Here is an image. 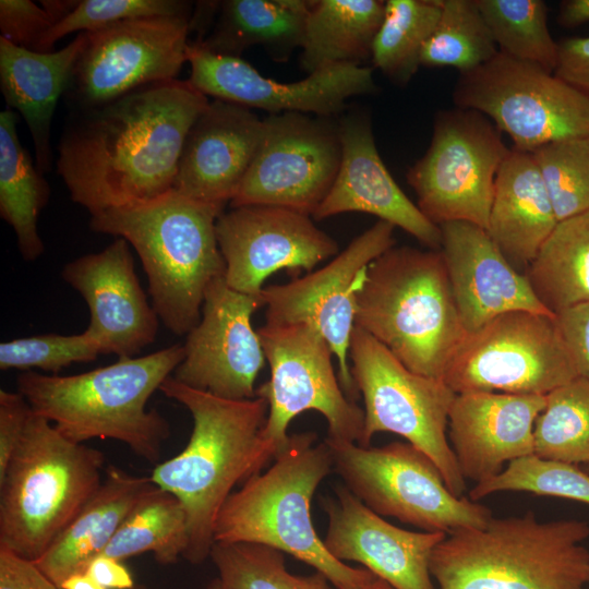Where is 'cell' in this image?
<instances>
[{
  "mask_svg": "<svg viewBox=\"0 0 589 589\" xmlns=\"http://www.w3.org/2000/svg\"><path fill=\"white\" fill-rule=\"evenodd\" d=\"M208 103L176 79L79 110L56 161L71 200L93 216L171 191L185 136Z\"/></svg>",
  "mask_w": 589,
  "mask_h": 589,
  "instance_id": "1",
  "label": "cell"
},
{
  "mask_svg": "<svg viewBox=\"0 0 589 589\" xmlns=\"http://www.w3.org/2000/svg\"><path fill=\"white\" fill-rule=\"evenodd\" d=\"M159 390L190 411L193 430L178 455L156 465L151 480L182 504L189 537L183 557L201 564L209 557L218 514L233 488L267 465L260 435L268 405L257 396L220 398L187 386L172 375Z\"/></svg>",
  "mask_w": 589,
  "mask_h": 589,
  "instance_id": "2",
  "label": "cell"
},
{
  "mask_svg": "<svg viewBox=\"0 0 589 589\" xmlns=\"http://www.w3.org/2000/svg\"><path fill=\"white\" fill-rule=\"evenodd\" d=\"M183 358V345L175 344L74 375L27 371L17 376V392L34 413L68 440L82 444L115 440L157 462L171 431L157 410L147 409V402Z\"/></svg>",
  "mask_w": 589,
  "mask_h": 589,
  "instance_id": "3",
  "label": "cell"
},
{
  "mask_svg": "<svg viewBox=\"0 0 589 589\" xmlns=\"http://www.w3.org/2000/svg\"><path fill=\"white\" fill-rule=\"evenodd\" d=\"M223 212L171 190L152 201L93 215L89 227L125 239L136 251L153 308L166 328L181 336L200 322L209 285L225 276L216 237Z\"/></svg>",
  "mask_w": 589,
  "mask_h": 589,
  "instance_id": "4",
  "label": "cell"
},
{
  "mask_svg": "<svg viewBox=\"0 0 589 589\" xmlns=\"http://www.w3.org/2000/svg\"><path fill=\"white\" fill-rule=\"evenodd\" d=\"M333 470V457L315 432L289 435L264 472L247 479L223 505L214 543L249 542L287 553L323 574L337 589H358L374 574L335 558L317 536L311 501Z\"/></svg>",
  "mask_w": 589,
  "mask_h": 589,
  "instance_id": "5",
  "label": "cell"
},
{
  "mask_svg": "<svg viewBox=\"0 0 589 589\" xmlns=\"http://www.w3.org/2000/svg\"><path fill=\"white\" fill-rule=\"evenodd\" d=\"M589 524L539 520L532 512L446 534L433 550L437 589H585Z\"/></svg>",
  "mask_w": 589,
  "mask_h": 589,
  "instance_id": "6",
  "label": "cell"
},
{
  "mask_svg": "<svg viewBox=\"0 0 589 589\" xmlns=\"http://www.w3.org/2000/svg\"><path fill=\"white\" fill-rule=\"evenodd\" d=\"M354 325L414 373L442 380L466 337L440 250L392 247L368 267Z\"/></svg>",
  "mask_w": 589,
  "mask_h": 589,
  "instance_id": "7",
  "label": "cell"
},
{
  "mask_svg": "<svg viewBox=\"0 0 589 589\" xmlns=\"http://www.w3.org/2000/svg\"><path fill=\"white\" fill-rule=\"evenodd\" d=\"M105 457L33 412L0 477V546L36 561L103 483Z\"/></svg>",
  "mask_w": 589,
  "mask_h": 589,
  "instance_id": "8",
  "label": "cell"
},
{
  "mask_svg": "<svg viewBox=\"0 0 589 589\" xmlns=\"http://www.w3.org/2000/svg\"><path fill=\"white\" fill-rule=\"evenodd\" d=\"M350 373L364 402L359 445L371 446L378 432H390L428 455L447 488L466 490L448 441V416L456 393L442 380L412 372L371 335L354 325L349 346Z\"/></svg>",
  "mask_w": 589,
  "mask_h": 589,
  "instance_id": "9",
  "label": "cell"
},
{
  "mask_svg": "<svg viewBox=\"0 0 589 589\" xmlns=\"http://www.w3.org/2000/svg\"><path fill=\"white\" fill-rule=\"evenodd\" d=\"M344 485L380 516L446 534L484 527L491 510L455 496L433 460L408 442L361 446L324 440Z\"/></svg>",
  "mask_w": 589,
  "mask_h": 589,
  "instance_id": "10",
  "label": "cell"
},
{
  "mask_svg": "<svg viewBox=\"0 0 589 589\" xmlns=\"http://www.w3.org/2000/svg\"><path fill=\"white\" fill-rule=\"evenodd\" d=\"M256 330L271 369L269 380L256 388L268 405L260 435L267 464L288 442L290 421L308 410L325 418L327 440L360 444L364 411L344 392L320 330L308 323H265Z\"/></svg>",
  "mask_w": 589,
  "mask_h": 589,
  "instance_id": "11",
  "label": "cell"
},
{
  "mask_svg": "<svg viewBox=\"0 0 589 589\" xmlns=\"http://www.w3.org/2000/svg\"><path fill=\"white\" fill-rule=\"evenodd\" d=\"M501 134L472 109L455 106L436 113L430 145L407 172L417 206L429 220L486 229L496 176L510 151Z\"/></svg>",
  "mask_w": 589,
  "mask_h": 589,
  "instance_id": "12",
  "label": "cell"
},
{
  "mask_svg": "<svg viewBox=\"0 0 589 589\" xmlns=\"http://www.w3.org/2000/svg\"><path fill=\"white\" fill-rule=\"evenodd\" d=\"M453 100L456 107L488 117L521 151L589 135V95L537 64L500 51L459 74Z\"/></svg>",
  "mask_w": 589,
  "mask_h": 589,
  "instance_id": "13",
  "label": "cell"
},
{
  "mask_svg": "<svg viewBox=\"0 0 589 589\" xmlns=\"http://www.w3.org/2000/svg\"><path fill=\"white\" fill-rule=\"evenodd\" d=\"M576 377L555 315L512 311L466 335L443 381L456 394L545 396Z\"/></svg>",
  "mask_w": 589,
  "mask_h": 589,
  "instance_id": "14",
  "label": "cell"
},
{
  "mask_svg": "<svg viewBox=\"0 0 589 589\" xmlns=\"http://www.w3.org/2000/svg\"><path fill=\"white\" fill-rule=\"evenodd\" d=\"M191 20L192 15L137 17L85 32L64 93L68 100L84 110L142 86L176 80L187 62Z\"/></svg>",
  "mask_w": 589,
  "mask_h": 589,
  "instance_id": "15",
  "label": "cell"
},
{
  "mask_svg": "<svg viewBox=\"0 0 589 589\" xmlns=\"http://www.w3.org/2000/svg\"><path fill=\"white\" fill-rule=\"evenodd\" d=\"M253 163L231 207L273 205L313 216L339 170L338 127L300 112L269 115Z\"/></svg>",
  "mask_w": 589,
  "mask_h": 589,
  "instance_id": "16",
  "label": "cell"
},
{
  "mask_svg": "<svg viewBox=\"0 0 589 589\" xmlns=\"http://www.w3.org/2000/svg\"><path fill=\"white\" fill-rule=\"evenodd\" d=\"M394 230L393 225L378 220L324 267L286 284L264 287L261 292L266 323H308L320 330L337 359L340 385L352 400L359 395L349 364L356 296L369 265L395 245Z\"/></svg>",
  "mask_w": 589,
  "mask_h": 589,
  "instance_id": "17",
  "label": "cell"
},
{
  "mask_svg": "<svg viewBox=\"0 0 589 589\" xmlns=\"http://www.w3.org/2000/svg\"><path fill=\"white\" fill-rule=\"evenodd\" d=\"M264 305L260 296L230 288L225 276L207 288L201 320L187 334L184 358L173 378L220 398L256 397L255 380L265 362L253 313Z\"/></svg>",
  "mask_w": 589,
  "mask_h": 589,
  "instance_id": "18",
  "label": "cell"
},
{
  "mask_svg": "<svg viewBox=\"0 0 589 589\" xmlns=\"http://www.w3.org/2000/svg\"><path fill=\"white\" fill-rule=\"evenodd\" d=\"M216 237L227 285L260 296L264 281L287 269L296 276L339 253L338 243L309 215L273 205H243L223 212Z\"/></svg>",
  "mask_w": 589,
  "mask_h": 589,
  "instance_id": "19",
  "label": "cell"
},
{
  "mask_svg": "<svg viewBox=\"0 0 589 589\" xmlns=\"http://www.w3.org/2000/svg\"><path fill=\"white\" fill-rule=\"evenodd\" d=\"M189 83L205 96L269 115L300 112L329 118L341 112L346 100L375 92L373 69L341 64L309 74L298 82L265 77L241 58L215 55L191 41Z\"/></svg>",
  "mask_w": 589,
  "mask_h": 589,
  "instance_id": "20",
  "label": "cell"
},
{
  "mask_svg": "<svg viewBox=\"0 0 589 589\" xmlns=\"http://www.w3.org/2000/svg\"><path fill=\"white\" fill-rule=\"evenodd\" d=\"M61 276L85 300L89 323L84 332L100 354L135 357L154 342L160 320L140 284L125 239L69 262Z\"/></svg>",
  "mask_w": 589,
  "mask_h": 589,
  "instance_id": "21",
  "label": "cell"
},
{
  "mask_svg": "<svg viewBox=\"0 0 589 589\" xmlns=\"http://www.w3.org/2000/svg\"><path fill=\"white\" fill-rule=\"evenodd\" d=\"M322 507L328 518L323 542L335 558L360 563L394 589H436L430 560L446 533L392 525L345 485L324 497Z\"/></svg>",
  "mask_w": 589,
  "mask_h": 589,
  "instance_id": "22",
  "label": "cell"
},
{
  "mask_svg": "<svg viewBox=\"0 0 589 589\" xmlns=\"http://www.w3.org/2000/svg\"><path fill=\"white\" fill-rule=\"evenodd\" d=\"M341 161L337 177L313 217L317 220L349 212L374 215L440 250V227L429 220L396 183L383 163L371 118L353 111L338 122Z\"/></svg>",
  "mask_w": 589,
  "mask_h": 589,
  "instance_id": "23",
  "label": "cell"
},
{
  "mask_svg": "<svg viewBox=\"0 0 589 589\" xmlns=\"http://www.w3.org/2000/svg\"><path fill=\"white\" fill-rule=\"evenodd\" d=\"M263 127L250 108L209 101L185 136L172 190L224 209L253 163Z\"/></svg>",
  "mask_w": 589,
  "mask_h": 589,
  "instance_id": "24",
  "label": "cell"
},
{
  "mask_svg": "<svg viewBox=\"0 0 589 589\" xmlns=\"http://www.w3.org/2000/svg\"><path fill=\"white\" fill-rule=\"evenodd\" d=\"M438 227L440 252L467 334L512 311L552 314L485 229L466 221Z\"/></svg>",
  "mask_w": 589,
  "mask_h": 589,
  "instance_id": "25",
  "label": "cell"
},
{
  "mask_svg": "<svg viewBox=\"0 0 589 589\" xmlns=\"http://www.w3.org/2000/svg\"><path fill=\"white\" fill-rule=\"evenodd\" d=\"M545 404L546 395L457 394L447 434L465 480L483 482L506 462L532 455L534 423Z\"/></svg>",
  "mask_w": 589,
  "mask_h": 589,
  "instance_id": "26",
  "label": "cell"
},
{
  "mask_svg": "<svg viewBox=\"0 0 589 589\" xmlns=\"http://www.w3.org/2000/svg\"><path fill=\"white\" fill-rule=\"evenodd\" d=\"M82 32L65 47L36 52L0 37V88L7 107L20 112L34 144L36 166L52 170L51 121L59 98L69 86L74 64L85 45Z\"/></svg>",
  "mask_w": 589,
  "mask_h": 589,
  "instance_id": "27",
  "label": "cell"
},
{
  "mask_svg": "<svg viewBox=\"0 0 589 589\" xmlns=\"http://www.w3.org/2000/svg\"><path fill=\"white\" fill-rule=\"evenodd\" d=\"M557 224L531 153L510 148L496 176L488 235L513 266L528 267Z\"/></svg>",
  "mask_w": 589,
  "mask_h": 589,
  "instance_id": "28",
  "label": "cell"
},
{
  "mask_svg": "<svg viewBox=\"0 0 589 589\" xmlns=\"http://www.w3.org/2000/svg\"><path fill=\"white\" fill-rule=\"evenodd\" d=\"M154 485L151 477L108 466L99 489L36 560L37 565L59 587L71 575L84 572L88 563L105 551L125 518Z\"/></svg>",
  "mask_w": 589,
  "mask_h": 589,
  "instance_id": "29",
  "label": "cell"
},
{
  "mask_svg": "<svg viewBox=\"0 0 589 589\" xmlns=\"http://www.w3.org/2000/svg\"><path fill=\"white\" fill-rule=\"evenodd\" d=\"M310 5L304 0L219 1L212 31L193 43L215 55L237 58L248 48L262 46L275 60L285 61L301 48Z\"/></svg>",
  "mask_w": 589,
  "mask_h": 589,
  "instance_id": "30",
  "label": "cell"
},
{
  "mask_svg": "<svg viewBox=\"0 0 589 589\" xmlns=\"http://www.w3.org/2000/svg\"><path fill=\"white\" fill-rule=\"evenodd\" d=\"M385 1H311L301 45L300 65L309 74L371 58L383 23Z\"/></svg>",
  "mask_w": 589,
  "mask_h": 589,
  "instance_id": "31",
  "label": "cell"
},
{
  "mask_svg": "<svg viewBox=\"0 0 589 589\" xmlns=\"http://www.w3.org/2000/svg\"><path fill=\"white\" fill-rule=\"evenodd\" d=\"M17 115L0 112V216L13 229L19 251L25 261L44 252L37 223L47 205L50 188L16 132Z\"/></svg>",
  "mask_w": 589,
  "mask_h": 589,
  "instance_id": "32",
  "label": "cell"
},
{
  "mask_svg": "<svg viewBox=\"0 0 589 589\" xmlns=\"http://www.w3.org/2000/svg\"><path fill=\"white\" fill-rule=\"evenodd\" d=\"M525 275L552 314L589 301V209L558 221Z\"/></svg>",
  "mask_w": 589,
  "mask_h": 589,
  "instance_id": "33",
  "label": "cell"
},
{
  "mask_svg": "<svg viewBox=\"0 0 589 589\" xmlns=\"http://www.w3.org/2000/svg\"><path fill=\"white\" fill-rule=\"evenodd\" d=\"M188 519L180 501L154 485L125 518L104 555L123 561L152 553L165 565L183 557L188 548Z\"/></svg>",
  "mask_w": 589,
  "mask_h": 589,
  "instance_id": "34",
  "label": "cell"
},
{
  "mask_svg": "<svg viewBox=\"0 0 589 589\" xmlns=\"http://www.w3.org/2000/svg\"><path fill=\"white\" fill-rule=\"evenodd\" d=\"M441 1H385L384 20L374 39L371 59L392 82L406 85L417 73L423 46L441 15Z\"/></svg>",
  "mask_w": 589,
  "mask_h": 589,
  "instance_id": "35",
  "label": "cell"
},
{
  "mask_svg": "<svg viewBox=\"0 0 589 589\" xmlns=\"http://www.w3.org/2000/svg\"><path fill=\"white\" fill-rule=\"evenodd\" d=\"M500 52L554 73L558 43L543 0H476Z\"/></svg>",
  "mask_w": 589,
  "mask_h": 589,
  "instance_id": "36",
  "label": "cell"
},
{
  "mask_svg": "<svg viewBox=\"0 0 589 589\" xmlns=\"http://www.w3.org/2000/svg\"><path fill=\"white\" fill-rule=\"evenodd\" d=\"M533 454L542 459L589 465V382L576 377L546 395L533 428Z\"/></svg>",
  "mask_w": 589,
  "mask_h": 589,
  "instance_id": "37",
  "label": "cell"
},
{
  "mask_svg": "<svg viewBox=\"0 0 589 589\" xmlns=\"http://www.w3.org/2000/svg\"><path fill=\"white\" fill-rule=\"evenodd\" d=\"M498 49L476 0H442L441 15L421 52V65L460 73L491 60Z\"/></svg>",
  "mask_w": 589,
  "mask_h": 589,
  "instance_id": "38",
  "label": "cell"
},
{
  "mask_svg": "<svg viewBox=\"0 0 589 589\" xmlns=\"http://www.w3.org/2000/svg\"><path fill=\"white\" fill-rule=\"evenodd\" d=\"M209 557L218 578L230 589H333L318 572L309 576L291 574L284 552L267 545L215 542Z\"/></svg>",
  "mask_w": 589,
  "mask_h": 589,
  "instance_id": "39",
  "label": "cell"
},
{
  "mask_svg": "<svg viewBox=\"0 0 589 589\" xmlns=\"http://www.w3.org/2000/svg\"><path fill=\"white\" fill-rule=\"evenodd\" d=\"M530 153L558 221L589 209V135L550 142Z\"/></svg>",
  "mask_w": 589,
  "mask_h": 589,
  "instance_id": "40",
  "label": "cell"
},
{
  "mask_svg": "<svg viewBox=\"0 0 589 589\" xmlns=\"http://www.w3.org/2000/svg\"><path fill=\"white\" fill-rule=\"evenodd\" d=\"M502 491L529 492L589 505V474L576 465L532 454L510 461L500 474L474 484L469 498L477 502Z\"/></svg>",
  "mask_w": 589,
  "mask_h": 589,
  "instance_id": "41",
  "label": "cell"
},
{
  "mask_svg": "<svg viewBox=\"0 0 589 589\" xmlns=\"http://www.w3.org/2000/svg\"><path fill=\"white\" fill-rule=\"evenodd\" d=\"M192 15V4L178 0H81L39 40L33 51L52 52L55 44L74 32H91L137 17Z\"/></svg>",
  "mask_w": 589,
  "mask_h": 589,
  "instance_id": "42",
  "label": "cell"
},
{
  "mask_svg": "<svg viewBox=\"0 0 589 589\" xmlns=\"http://www.w3.org/2000/svg\"><path fill=\"white\" fill-rule=\"evenodd\" d=\"M99 347L85 332L75 335L45 334L0 344V369H39L57 374L73 364L96 360Z\"/></svg>",
  "mask_w": 589,
  "mask_h": 589,
  "instance_id": "43",
  "label": "cell"
},
{
  "mask_svg": "<svg viewBox=\"0 0 589 589\" xmlns=\"http://www.w3.org/2000/svg\"><path fill=\"white\" fill-rule=\"evenodd\" d=\"M55 24L48 10L33 1H0V37L19 47L34 50Z\"/></svg>",
  "mask_w": 589,
  "mask_h": 589,
  "instance_id": "44",
  "label": "cell"
},
{
  "mask_svg": "<svg viewBox=\"0 0 589 589\" xmlns=\"http://www.w3.org/2000/svg\"><path fill=\"white\" fill-rule=\"evenodd\" d=\"M554 315L577 375L589 382V301Z\"/></svg>",
  "mask_w": 589,
  "mask_h": 589,
  "instance_id": "45",
  "label": "cell"
},
{
  "mask_svg": "<svg viewBox=\"0 0 589 589\" xmlns=\"http://www.w3.org/2000/svg\"><path fill=\"white\" fill-rule=\"evenodd\" d=\"M32 408L19 392L0 390V477L24 435Z\"/></svg>",
  "mask_w": 589,
  "mask_h": 589,
  "instance_id": "46",
  "label": "cell"
},
{
  "mask_svg": "<svg viewBox=\"0 0 589 589\" xmlns=\"http://www.w3.org/2000/svg\"><path fill=\"white\" fill-rule=\"evenodd\" d=\"M0 589H61L37 565L0 546Z\"/></svg>",
  "mask_w": 589,
  "mask_h": 589,
  "instance_id": "47",
  "label": "cell"
},
{
  "mask_svg": "<svg viewBox=\"0 0 589 589\" xmlns=\"http://www.w3.org/2000/svg\"><path fill=\"white\" fill-rule=\"evenodd\" d=\"M554 74L589 95V36L558 41V58Z\"/></svg>",
  "mask_w": 589,
  "mask_h": 589,
  "instance_id": "48",
  "label": "cell"
},
{
  "mask_svg": "<svg viewBox=\"0 0 589 589\" xmlns=\"http://www.w3.org/2000/svg\"><path fill=\"white\" fill-rule=\"evenodd\" d=\"M84 572L106 589H133L136 586L122 561L104 554L93 558Z\"/></svg>",
  "mask_w": 589,
  "mask_h": 589,
  "instance_id": "49",
  "label": "cell"
},
{
  "mask_svg": "<svg viewBox=\"0 0 589 589\" xmlns=\"http://www.w3.org/2000/svg\"><path fill=\"white\" fill-rule=\"evenodd\" d=\"M558 23L575 27L589 22V0H566L560 4Z\"/></svg>",
  "mask_w": 589,
  "mask_h": 589,
  "instance_id": "50",
  "label": "cell"
},
{
  "mask_svg": "<svg viewBox=\"0 0 589 589\" xmlns=\"http://www.w3.org/2000/svg\"><path fill=\"white\" fill-rule=\"evenodd\" d=\"M60 587L61 589H106L85 572L71 575L63 580Z\"/></svg>",
  "mask_w": 589,
  "mask_h": 589,
  "instance_id": "51",
  "label": "cell"
},
{
  "mask_svg": "<svg viewBox=\"0 0 589 589\" xmlns=\"http://www.w3.org/2000/svg\"><path fill=\"white\" fill-rule=\"evenodd\" d=\"M358 589H394L390 585H388L386 581L382 580L381 578L376 577L375 575L373 578L361 586Z\"/></svg>",
  "mask_w": 589,
  "mask_h": 589,
  "instance_id": "52",
  "label": "cell"
},
{
  "mask_svg": "<svg viewBox=\"0 0 589 589\" xmlns=\"http://www.w3.org/2000/svg\"><path fill=\"white\" fill-rule=\"evenodd\" d=\"M206 589H230L227 587L218 577L213 579L208 585Z\"/></svg>",
  "mask_w": 589,
  "mask_h": 589,
  "instance_id": "53",
  "label": "cell"
},
{
  "mask_svg": "<svg viewBox=\"0 0 589 589\" xmlns=\"http://www.w3.org/2000/svg\"><path fill=\"white\" fill-rule=\"evenodd\" d=\"M133 589H146V588L143 586H135Z\"/></svg>",
  "mask_w": 589,
  "mask_h": 589,
  "instance_id": "54",
  "label": "cell"
},
{
  "mask_svg": "<svg viewBox=\"0 0 589 589\" xmlns=\"http://www.w3.org/2000/svg\"><path fill=\"white\" fill-rule=\"evenodd\" d=\"M588 469H589V465H588Z\"/></svg>",
  "mask_w": 589,
  "mask_h": 589,
  "instance_id": "55",
  "label": "cell"
}]
</instances>
